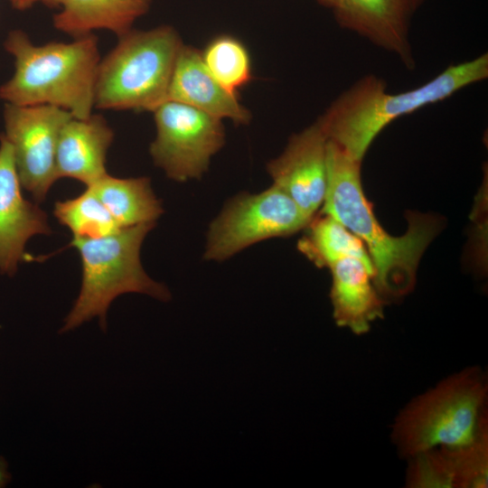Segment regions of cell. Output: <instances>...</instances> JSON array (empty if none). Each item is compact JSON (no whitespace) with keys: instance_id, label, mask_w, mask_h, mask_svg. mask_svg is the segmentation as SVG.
Returning a JSON list of instances; mask_svg holds the SVG:
<instances>
[{"instance_id":"obj_7","label":"cell","mask_w":488,"mask_h":488,"mask_svg":"<svg viewBox=\"0 0 488 488\" xmlns=\"http://www.w3.org/2000/svg\"><path fill=\"white\" fill-rule=\"evenodd\" d=\"M313 218L273 183L259 192L238 193L210 223L203 258L224 261L258 242L293 235Z\"/></svg>"},{"instance_id":"obj_4","label":"cell","mask_w":488,"mask_h":488,"mask_svg":"<svg viewBox=\"0 0 488 488\" xmlns=\"http://www.w3.org/2000/svg\"><path fill=\"white\" fill-rule=\"evenodd\" d=\"M488 381L478 366L461 370L411 399L397 416L391 441L400 457L470 442L487 413Z\"/></svg>"},{"instance_id":"obj_20","label":"cell","mask_w":488,"mask_h":488,"mask_svg":"<svg viewBox=\"0 0 488 488\" xmlns=\"http://www.w3.org/2000/svg\"><path fill=\"white\" fill-rule=\"evenodd\" d=\"M202 57L215 80L234 95L252 78L251 61L247 48L230 35L214 38L202 52Z\"/></svg>"},{"instance_id":"obj_24","label":"cell","mask_w":488,"mask_h":488,"mask_svg":"<svg viewBox=\"0 0 488 488\" xmlns=\"http://www.w3.org/2000/svg\"><path fill=\"white\" fill-rule=\"evenodd\" d=\"M13 8L18 11H26L33 6L39 0H8Z\"/></svg>"},{"instance_id":"obj_12","label":"cell","mask_w":488,"mask_h":488,"mask_svg":"<svg viewBox=\"0 0 488 488\" xmlns=\"http://www.w3.org/2000/svg\"><path fill=\"white\" fill-rule=\"evenodd\" d=\"M426 0H333L338 23L398 55L414 68L408 40L411 19Z\"/></svg>"},{"instance_id":"obj_17","label":"cell","mask_w":488,"mask_h":488,"mask_svg":"<svg viewBox=\"0 0 488 488\" xmlns=\"http://www.w3.org/2000/svg\"><path fill=\"white\" fill-rule=\"evenodd\" d=\"M86 187L92 189L120 229L155 223L164 212L148 177L117 178L107 174Z\"/></svg>"},{"instance_id":"obj_10","label":"cell","mask_w":488,"mask_h":488,"mask_svg":"<svg viewBox=\"0 0 488 488\" xmlns=\"http://www.w3.org/2000/svg\"><path fill=\"white\" fill-rule=\"evenodd\" d=\"M328 139L319 117L293 135L282 154L267 164L273 184L289 195L311 218L322 207L326 192Z\"/></svg>"},{"instance_id":"obj_8","label":"cell","mask_w":488,"mask_h":488,"mask_svg":"<svg viewBox=\"0 0 488 488\" xmlns=\"http://www.w3.org/2000/svg\"><path fill=\"white\" fill-rule=\"evenodd\" d=\"M153 114L155 137L149 153L155 164L176 182L202 178L225 143L221 119L173 100Z\"/></svg>"},{"instance_id":"obj_3","label":"cell","mask_w":488,"mask_h":488,"mask_svg":"<svg viewBox=\"0 0 488 488\" xmlns=\"http://www.w3.org/2000/svg\"><path fill=\"white\" fill-rule=\"evenodd\" d=\"M488 76V55L448 66L422 86L390 94L386 83L367 75L343 92L320 117L328 138L359 162L376 136L398 117L444 100Z\"/></svg>"},{"instance_id":"obj_1","label":"cell","mask_w":488,"mask_h":488,"mask_svg":"<svg viewBox=\"0 0 488 488\" xmlns=\"http://www.w3.org/2000/svg\"><path fill=\"white\" fill-rule=\"evenodd\" d=\"M361 162L328 139L326 192L322 214L333 217L365 245L374 268L373 283L381 297L398 298L416 282L419 260L440 230L432 215L411 212L399 237L389 234L375 218L361 179Z\"/></svg>"},{"instance_id":"obj_22","label":"cell","mask_w":488,"mask_h":488,"mask_svg":"<svg viewBox=\"0 0 488 488\" xmlns=\"http://www.w3.org/2000/svg\"><path fill=\"white\" fill-rule=\"evenodd\" d=\"M408 460L406 487L455 488L453 469L443 447L420 452Z\"/></svg>"},{"instance_id":"obj_6","label":"cell","mask_w":488,"mask_h":488,"mask_svg":"<svg viewBox=\"0 0 488 488\" xmlns=\"http://www.w3.org/2000/svg\"><path fill=\"white\" fill-rule=\"evenodd\" d=\"M155 225L145 223L122 228L95 239L73 238L70 245L78 249L81 260V287L61 333L77 328L94 317H99L105 331L110 304L126 293L144 294L164 302L170 300L168 288L151 278L141 264L143 241Z\"/></svg>"},{"instance_id":"obj_15","label":"cell","mask_w":488,"mask_h":488,"mask_svg":"<svg viewBox=\"0 0 488 488\" xmlns=\"http://www.w3.org/2000/svg\"><path fill=\"white\" fill-rule=\"evenodd\" d=\"M330 298L336 324L361 335L384 315V300L373 283V272L356 258L333 264Z\"/></svg>"},{"instance_id":"obj_18","label":"cell","mask_w":488,"mask_h":488,"mask_svg":"<svg viewBox=\"0 0 488 488\" xmlns=\"http://www.w3.org/2000/svg\"><path fill=\"white\" fill-rule=\"evenodd\" d=\"M314 217L304 229L297 248L318 267H330L343 258L361 260L374 274L373 264L363 242L333 217ZM374 276V275H373Z\"/></svg>"},{"instance_id":"obj_25","label":"cell","mask_w":488,"mask_h":488,"mask_svg":"<svg viewBox=\"0 0 488 488\" xmlns=\"http://www.w3.org/2000/svg\"><path fill=\"white\" fill-rule=\"evenodd\" d=\"M318 1L324 4V5L331 7L333 0H318Z\"/></svg>"},{"instance_id":"obj_19","label":"cell","mask_w":488,"mask_h":488,"mask_svg":"<svg viewBox=\"0 0 488 488\" xmlns=\"http://www.w3.org/2000/svg\"><path fill=\"white\" fill-rule=\"evenodd\" d=\"M53 214L61 224L72 232L73 238H100L120 229L89 187H86V190L75 198L56 202Z\"/></svg>"},{"instance_id":"obj_5","label":"cell","mask_w":488,"mask_h":488,"mask_svg":"<svg viewBox=\"0 0 488 488\" xmlns=\"http://www.w3.org/2000/svg\"><path fill=\"white\" fill-rule=\"evenodd\" d=\"M183 44L176 30L160 25L131 29L101 58L94 107L103 110L153 112L167 100L178 53Z\"/></svg>"},{"instance_id":"obj_23","label":"cell","mask_w":488,"mask_h":488,"mask_svg":"<svg viewBox=\"0 0 488 488\" xmlns=\"http://www.w3.org/2000/svg\"><path fill=\"white\" fill-rule=\"evenodd\" d=\"M11 480V474L8 471L7 462L3 456H0V488L8 484Z\"/></svg>"},{"instance_id":"obj_13","label":"cell","mask_w":488,"mask_h":488,"mask_svg":"<svg viewBox=\"0 0 488 488\" xmlns=\"http://www.w3.org/2000/svg\"><path fill=\"white\" fill-rule=\"evenodd\" d=\"M114 131L98 114L72 117L62 127L56 148L57 180L71 178L89 186L107 174V154Z\"/></svg>"},{"instance_id":"obj_21","label":"cell","mask_w":488,"mask_h":488,"mask_svg":"<svg viewBox=\"0 0 488 488\" xmlns=\"http://www.w3.org/2000/svg\"><path fill=\"white\" fill-rule=\"evenodd\" d=\"M445 449L455 476V488H486L488 483V416L468 443Z\"/></svg>"},{"instance_id":"obj_11","label":"cell","mask_w":488,"mask_h":488,"mask_svg":"<svg viewBox=\"0 0 488 488\" xmlns=\"http://www.w3.org/2000/svg\"><path fill=\"white\" fill-rule=\"evenodd\" d=\"M11 144L0 135V273L14 276L26 258L27 241L52 232L46 213L22 193Z\"/></svg>"},{"instance_id":"obj_16","label":"cell","mask_w":488,"mask_h":488,"mask_svg":"<svg viewBox=\"0 0 488 488\" xmlns=\"http://www.w3.org/2000/svg\"><path fill=\"white\" fill-rule=\"evenodd\" d=\"M153 0H39L60 8L53 14L55 29L73 38L96 30H107L117 37L130 31L134 23L147 13Z\"/></svg>"},{"instance_id":"obj_14","label":"cell","mask_w":488,"mask_h":488,"mask_svg":"<svg viewBox=\"0 0 488 488\" xmlns=\"http://www.w3.org/2000/svg\"><path fill=\"white\" fill-rule=\"evenodd\" d=\"M167 100L180 102L220 119L247 124L251 118L234 95L226 90L205 66L202 52L183 45L174 68Z\"/></svg>"},{"instance_id":"obj_2","label":"cell","mask_w":488,"mask_h":488,"mask_svg":"<svg viewBox=\"0 0 488 488\" xmlns=\"http://www.w3.org/2000/svg\"><path fill=\"white\" fill-rule=\"evenodd\" d=\"M14 70L0 85V99L17 106L50 105L84 118L92 114L99 61L98 38L88 34L70 42L34 44L14 29L4 41Z\"/></svg>"},{"instance_id":"obj_9","label":"cell","mask_w":488,"mask_h":488,"mask_svg":"<svg viewBox=\"0 0 488 488\" xmlns=\"http://www.w3.org/2000/svg\"><path fill=\"white\" fill-rule=\"evenodd\" d=\"M73 116L50 105L5 103L4 136L11 144L22 186L42 202L57 181L55 155L60 133Z\"/></svg>"}]
</instances>
